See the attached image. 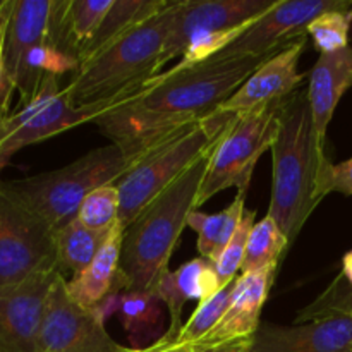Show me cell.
<instances>
[{"label":"cell","instance_id":"cell-21","mask_svg":"<svg viewBox=\"0 0 352 352\" xmlns=\"http://www.w3.org/2000/svg\"><path fill=\"white\" fill-rule=\"evenodd\" d=\"M170 3V0H113L112 7L107 12L103 23L100 24L96 34L89 41L88 47L82 50L79 64L95 57L113 41L167 9Z\"/></svg>","mask_w":352,"mask_h":352},{"label":"cell","instance_id":"cell-13","mask_svg":"<svg viewBox=\"0 0 352 352\" xmlns=\"http://www.w3.org/2000/svg\"><path fill=\"white\" fill-rule=\"evenodd\" d=\"M60 272H43L0 287V352H36L52 285Z\"/></svg>","mask_w":352,"mask_h":352},{"label":"cell","instance_id":"cell-16","mask_svg":"<svg viewBox=\"0 0 352 352\" xmlns=\"http://www.w3.org/2000/svg\"><path fill=\"white\" fill-rule=\"evenodd\" d=\"M251 352H352V316L336 315L296 325L261 322Z\"/></svg>","mask_w":352,"mask_h":352},{"label":"cell","instance_id":"cell-33","mask_svg":"<svg viewBox=\"0 0 352 352\" xmlns=\"http://www.w3.org/2000/svg\"><path fill=\"white\" fill-rule=\"evenodd\" d=\"M14 0H0V110L7 112L12 96L9 95L3 76V48H6V34L9 28L10 16H12Z\"/></svg>","mask_w":352,"mask_h":352},{"label":"cell","instance_id":"cell-10","mask_svg":"<svg viewBox=\"0 0 352 352\" xmlns=\"http://www.w3.org/2000/svg\"><path fill=\"white\" fill-rule=\"evenodd\" d=\"M67 278L58 275L47 299L36 352H122L105 329L103 311L85 308L69 296Z\"/></svg>","mask_w":352,"mask_h":352},{"label":"cell","instance_id":"cell-11","mask_svg":"<svg viewBox=\"0 0 352 352\" xmlns=\"http://www.w3.org/2000/svg\"><path fill=\"white\" fill-rule=\"evenodd\" d=\"M352 9V0H278L250 30L226 48L227 57H272L302 40L308 26L330 10Z\"/></svg>","mask_w":352,"mask_h":352},{"label":"cell","instance_id":"cell-39","mask_svg":"<svg viewBox=\"0 0 352 352\" xmlns=\"http://www.w3.org/2000/svg\"><path fill=\"white\" fill-rule=\"evenodd\" d=\"M351 315H352V305H351Z\"/></svg>","mask_w":352,"mask_h":352},{"label":"cell","instance_id":"cell-25","mask_svg":"<svg viewBox=\"0 0 352 352\" xmlns=\"http://www.w3.org/2000/svg\"><path fill=\"white\" fill-rule=\"evenodd\" d=\"M103 306L119 313L120 323L133 340L146 336L162 318V299L155 292H120L117 298L110 296Z\"/></svg>","mask_w":352,"mask_h":352},{"label":"cell","instance_id":"cell-19","mask_svg":"<svg viewBox=\"0 0 352 352\" xmlns=\"http://www.w3.org/2000/svg\"><path fill=\"white\" fill-rule=\"evenodd\" d=\"M220 289L222 285H220L215 265L201 256L186 261L174 272L165 270L158 278L153 292L168 308V316H170L168 336L177 339L182 329V308L189 299L203 302L215 296Z\"/></svg>","mask_w":352,"mask_h":352},{"label":"cell","instance_id":"cell-8","mask_svg":"<svg viewBox=\"0 0 352 352\" xmlns=\"http://www.w3.org/2000/svg\"><path fill=\"white\" fill-rule=\"evenodd\" d=\"M102 110L78 109L69 102L58 78L48 76L30 103L7 113L0 124V172L14 153L79 124L95 120ZM2 184V182H0Z\"/></svg>","mask_w":352,"mask_h":352},{"label":"cell","instance_id":"cell-9","mask_svg":"<svg viewBox=\"0 0 352 352\" xmlns=\"http://www.w3.org/2000/svg\"><path fill=\"white\" fill-rule=\"evenodd\" d=\"M55 270V230L0 195V287Z\"/></svg>","mask_w":352,"mask_h":352},{"label":"cell","instance_id":"cell-1","mask_svg":"<svg viewBox=\"0 0 352 352\" xmlns=\"http://www.w3.org/2000/svg\"><path fill=\"white\" fill-rule=\"evenodd\" d=\"M268 58L217 55L182 71L158 72L93 122L134 162L177 131L213 116Z\"/></svg>","mask_w":352,"mask_h":352},{"label":"cell","instance_id":"cell-27","mask_svg":"<svg viewBox=\"0 0 352 352\" xmlns=\"http://www.w3.org/2000/svg\"><path fill=\"white\" fill-rule=\"evenodd\" d=\"M236 280H232L230 284L223 285L215 296H212L206 301L199 302L198 308L195 309V313L191 315V318L182 325L181 332H179L177 344H189V346H195L198 344L203 337L208 336L213 330V327L219 323V320L222 318V315L226 313L227 306H229L230 298L234 294V289H236Z\"/></svg>","mask_w":352,"mask_h":352},{"label":"cell","instance_id":"cell-40","mask_svg":"<svg viewBox=\"0 0 352 352\" xmlns=\"http://www.w3.org/2000/svg\"><path fill=\"white\" fill-rule=\"evenodd\" d=\"M351 30H352V26H351Z\"/></svg>","mask_w":352,"mask_h":352},{"label":"cell","instance_id":"cell-12","mask_svg":"<svg viewBox=\"0 0 352 352\" xmlns=\"http://www.w3.org/2000/svg\"><path fill=\"white\" fill-rule=\"evenodd\" d=\"M278 0H181L170 28L160 65L182 55L192 36L251 24L267 14Z\"/></svg>","mask_w":352,"mask_h":352},{"label":"cell","instance_id":"cell-2","mask_svg":"<svg viewBox=\"0 0 352 352\" xmlns=\"http://www.w3.org/2000/svg\"><path fill=\"white\" fill-rule=\"evenodd\" d=\"M272 150L270 215L289 244L301 234L306 220L325 198L329 155L316 136L308 93L296 91L284 102L280 127Z\"/></svg>","mask_w":352,"mask_h":352},{"label":"cell","instance_id":"cell-7","mask_svg":"<svg viewBox=\"0 0 352 352\" xmlns=\"http://www.w3.org/2000/svg\"><path fill=\"white\" fill-rule=\"evenodd\" d=\"M285 100L234 117L210 153L196 210L229 188L248 192L258 160L277 140Z\"/></svg>","mask_w":352,"mask_h":352},{"label":"cell","instance_id":"cell-24","mask_svg":"<svg viewBox=\"0 0 352 352\" xmlns=\"http://www.w3.org/2000/svg\"><path fill=\"white\" fill-rule=\"evenodd\" d=\"M113 0H67L62 17V45L79 60L98 31Z\"/></svg>","mask_w":352,"mask_h":352},{"label":"cell","instance_id":"cell-18","mask_svg":"<svg viewBox=\"0 0 352 352\" xmlns=\"http://www.w3.org/2000/svg\"><path fill=\"white\" fill-rule=\"evenodd\" d=\"M352 86V47L333 54L320 55L309 71L308 102L313 124L322 146L327 144V131L344 93Z\"/></svg>","mask_w":352,"mask_h":352},{"label":"cell","instance_id":"cell-15","mask_svg":"<svg viewBox=\"0 0 352 352\" xmlns=\"http://www.w3.org/2000/svg\"><path fill=\"white\" fill-rule=\"evenodd\" d=\"M305 38L272 55L246 79L243 86L217 110L223 117H236L260 107L289 98L298 91L305 74L298 71L299 58L305 52Z\"/></svg>","mask_w":352,"mask_h":352},{"label":"cell","instance_id":"cell-29","mask_svg":"<svg viewBox=\"0 0 352 352\" xmlns=\"http://www.w3.org/2000/svg\"><path fill=\"white\" fill-rule=\"evenodd\" d=\"M120 196L116 184L95 189L82 199L76 219L95 230H109L119 222Z\"/></svg>","mask_w":352,"mask_h":352},{"label":"cell","instance_id":"cell-31","mask_svg":"<svg viewBox=\"0 0 352 352\" xmlns=\"http://www.w3.org/2000/svg\"><path fill=\"white\" fill-rule=\"evenodd\" d=\"M256 210H248L244 212L243 220H241L239 227H237L236 234L232 236L230 243L227 244V248L223 250V253L220 254V258L215 263L217 275H219L220 285H227L232 280H236L239 277V272L243 268L244 256H246V246L248 239H250V234L253 230L254 223H256Z\"/></svg>","mask_w":352,"mask_h":352},{"label":"cell","instance_id":"cell-5","mask_svg":"<svg viewBox=\"0 0 352 352\" xmlns=\"http://www.w3.org/2000/svg\"><path fill=\"white\" fill-rule=\"evenodd\" d=\"M133 165L116 144L95 148L65 167L19 181L2 182L0 195L57 232L78 217L82 199L95 189L116 184Z\"/></svg>","mask_w":352,"mask_h":352},{"label":"cell","instance_id":"cell-26","mask_svg":"<svg viewBox=\"0 0 352 352\" xmlns=\"http://www.w3.org/2000/svg\"><path fill=\"white\" fill-rule=\"evenodd\" d=\"M289 246L291 244L287 237L270 215L256 220L248 239L246 256H244L241 274H250V272L267 267H277L278 260Z\"/></svg>","mask_w":352,"mask_h":352},{"label":"cell","instance_id":"cell-38","mask_svg":"<svg viewBox=\"0 0 352 352\" xmlns=\"http://www.w3.org/2000/svg\"><path fill=\"white\" fill-rule=\"evenodd\" d=\"M6 116H7V112H2V110H0V124H2V120L6 119Z\"/></svg>","mask_w":352,"mask_h":352},{"label":"cell","instance_id":"cell-17","mask_svg":"<svg viewBox=\"0 0 352 352\" xmlns=\"http://www.w3.org/2000/svg\"><path fill=\"white\" fill-rule=\"evenodd\" d=\"M275 272H277V267H267L250 272V274H241L222 318L208 336L203 337L192 347L253 339L256 330L260 329V316L275 280Z\"/></svg>","mask_w":352,"mask_h":352},{"label":"cell","instance_id":"cell-22","mask_svg":"<svg viewBox=\"0 0 352 352\" xmlns=\"http://www.w3.org/2000/svg\"><path fill=\"white\" fill-rule=\"evenodd\" d=\"M246 195L248 192L237 191L232 203L219 213H203L195 210L189 215L188 227L198 234L199 256L208 260L210 263H217L220 254L236 234L246 212Z\"/></svg>","mask_w":352,"mask_h":352},{"label":"cell","instance_id":"cell-14","mask_svg":"<svg viewBox=\"0 0 352 352\" xmlns=\"http://www.w3.org/2000/svg\"><path fill=\"white\" fill-rule=\"evenodd\" d=\"M65 6L67 0H14L3 48V76L10 96L16 91L17 74L24 55L34 45L50 38H57L62 45V17Z\"/></svg>","mask_w":352,"mask_h":352},{"label":"cell","instance_id":"cell-37","mask_svg":"<svg viewBox=\"0 0 352 352\" xmlns=\"http://www.w3.org/2000/svg\"><path fill=\"white\" fill-rule=\"evenodd\" d=\"M122 352H150V346L143 347V349H140V347H134V349H124Z\"/></svg>","mask_w":352,"mask_h":352},{"label":"cell","instance_id":"cell-28","mask_svg":"<svg viewBox=\"0 0 352 352\" xmlns=\"http://www.w3.org/2000/svg\"><path fill=\"white\" fill-rule=\"evenodd\" d=\"M352 9L330 10L308 26V34L320 55L333 54L349 47Z\"/></svg>","mask_w":352,"mask_h":352},{"label":"cell","instance_id":"cell-20","mask_svg":"<svg viewBox=\"0 0 352 352\" xmlns=\"http://www.w3.org/2000/svg\"><path fill=\"white\" fill-rule=\"evenodd\" d=\"M124 230L122 223L117 222L95 260L78 275L65 280L69 296L85 308H98L119 291Z\"/></svg>","mask_w":352,"mask_h":352},{"label":"cell","instance_id":"cell-32","mask_svg":"<svg viewBox=\"0 0 352 352\" xmlns=\"http://www.w3.org/2000/svg\"><path fill=\"white\" fill-rule=\"evenodd\" d=\"M325 195L340 192V195L352 196V157L342 164H332L327 170L325 182H323Z\"/></svg>","mask_w":352,"mask_h":352},{"label":"cell","instance_id":"cell-3","mask_svg":"<svg viewBox=\"0 0 352 352\" xmlns=\"http://www.w3.org/2000/svg\"><path fill=\"white\" fill-rule=\"evenodd\" d=\"M177 2L117 41L81 62L64 88L78 109L105 112L120 100L140 91L162 69L160 58L175 19Z\"/></svg>","mask_w":352,"mask_h":352},{"label":"cell","instance_id":"cell-4","mask_svg":"<svg viewBox=\"0 0 352 352\" xmlns=\"http://www.w3.org/2000/svg\"><path fill=\"white\" fill-rule=\"evenodd\" d=\"M208 157L172 182L124 230L119 272V289L124 292H153L160 275L168 270L179 237L196 210Z\"/></svg>","mask_w":352,"mask_h":352},{"label":"cell","instance_id":"cell-36","mask_svg":"<svg viewBox=\"0 0 352 352\" xmlns=\"http://www.w3.org/2000/svg\"><path fill=\"white\" fill-rule=\"evenodd\" d=\"M340 274H342L344 277H346V280L352 285V251H349V253L342 258V272H340Z\"/></svg>","mask_w":352,"mask_h":352},{"label":"cell","instance_id":"cell-6","mask_svg":"<svg viewBox=\"0 0 352 352\" xmlns=\"http://www.w3.org/2000/svg\"><path fill=\"white\" fill-rule=\"evenodd\" d=\"M232 119L213 113L203 122L177 131L133 162L129 170L116 182L120 196L119 222L124 229L188 168L212 153Z\"/></svg>","mask_w":352,"mask_h":352},{"label":"cell","instance_id":"cell-34","mask_svg":"<svg viewBox=\"0 0 352 352\" xmlns=\"http://www.w3.org/2000/svg\"><path fill=\"white\" fill-rule=\"evenodd\" d=\"M251 340L253 339L232 340V342L217 344V346L195 347V352H251Z\"/></svg>","mask_w":352,"mask_h":352},{"label":"cell","instance_id":"cell-23","mask_svg":"<svg viewBox=\"0 0 352 352\" xmlns=\"http://www.w3.org/2000/svg\"><path fill=\"white\" fill-rule=\"evenodd\" d=\"M113 229V227H112ZM109 230H95L82 226L78 219L71 220L55 232V246H57V267L62 275L71 274V277L85 270L105 241L109 239Z\"/></svg>","mask_w":352,"mask_h":352},{"label":"cell","instance_id":"cell-35","mask_svg":"<svg viewBox=\"0 0 352 352\" xmlns=\"http://www.w3.org/2000/svg\"><path fill=\"white\" fill-rule=\"evenodd\" d=\"M175 340L177 339L165 333L157 342L151 344L150 352H195V347L192 346H189V344H177Z\"/></svg>","mask_w":352,"mask_h":352},{"label":"cell","instance_id":"cell-30","mask_svg":"<svg viewBox=\"0 0 352 352\" xmlns=\"http://www.w3.org/2000/svg\"><path fill=\"white\" fill-rule=\"evenodd\" d=\"M251 24H244V26L239 28H230V30L213 31V33L196 34V36H192L191 40H189V43L186 45L179 64L174 65L172 69H174V71H182V69L192 67V65H198L201 64V62H206L210 60V58L217 57V55L222 54L229 45H232L234 41L239 40V38L250 30Z\"/></svg>","mask_w":352,"mask_h":352}]
</instances>
